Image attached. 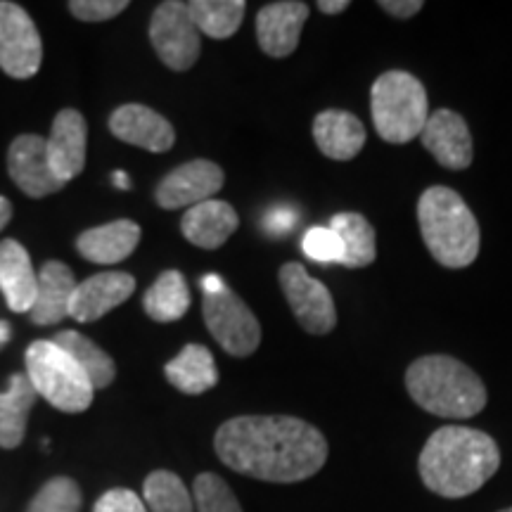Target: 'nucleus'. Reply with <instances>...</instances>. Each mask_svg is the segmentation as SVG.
Instances as JSON below:
<instances>
[{
    "label": "nucleus",
    "mask_w": 512,
    "mask_h": 512,
    "mask_svg": "<svg viewBox=\"0 0 512 512\" xmlns=\"http://www.w3.org/2000/svg\"><path fill=\"white\" fill-rule=\"evenodd\" d=\"M214 451L238 475L261 482H304L328 463V439L292 415H240L216 430Z\"/></svg>",
    "instance_id": "nucleus-1"
},
{
    "label": "nucleus",
    "mask_w": 512,
    "mask_h": 512,
    "mask_svg": "<svg viewBox=\"0 0 512 512\" xmlns=\"http://www.w3.org/2000/svg\"><path fill=\"white\" fill-rule=\"evenodd\" d=\"M501 467L494 437L475 427L446 425L422 446L418 472L422 484L441 498H465L489 482Z\"/></svg>",
    "instance_id": "nucleus-2"
},
{
    "label": "nucleus",
    "mask_w": 512,
    "mask_h": 512,
    "mask_svg": "<svg viewBox=\"0 0 512 512\" xmlns=\"http://www.w3.org/2000/svg\"><path fill=\"white\" fill-rule=\"evenodd\" d=\"M406 389L422 411L448 420L475 418L489 399L482 377L446 354L415 358L406 370Z\"/></svg>",
    "instance_id": "nucleus-3"
},
{
    "label": "nucleus",
    "mask_w": 512,
    "mask_h": 512,
    "mask_svg": "<svg viewBox=\"0 0 512 512\" xmlns=\"http://www.w3.org/2000/svg\"><path fill=\"white\" fill-rule=\"evenodd\" d=\"M418 223L432 259L446 268H467L479 256V223L456 190L432 185L418 200Z\"/></svg>",
    "instance_id": "nucleus-4"
},
{
    "label": "nucleus",
    "mask_w": 512,
    "mask_h": 512,
    "mask_svg": "<svg viewBox=\"0 0 512 512\" xmlns=\"http://www.w3.org/2000/svg\"><path fill=\"white\" fill-rule=\"evenodd\" d=\"M370 112L377 136L384 143L406 145L420 136L430 119V100L418 76L392 69L375 79Z\"/></svg>",
    "instance_id": "nucleus-5"
},
{
    "label": "nucleus",
    "mask_w": 512,
    "mask_h": 512,
    "mask_svg": "<svg viewBox=\"0 0 512 512\" xmlns=\"http://www.w3.org/2000/svg\"><path fill=\"white\" fill-rule=\"evenodd\" d=\"M27 377L36 394L62 413H83L93 403L95 389L86 373L53 339H41L27 349Z\"/></svg>",
    "instance_id": "nucleus-6"
},
{
    "label": "nucleus",
    "mask_w": 512,
    "mask_h": 512,
    "mask_svg": "<svg viewBox=\"0 0 512 512\" xmlns=\"http://www.w3.org/2000/svg\"><path fill=\"white\" fill-rule=\"evenodd\" d=\"M202 316L219 342V347L230 356L247 358L261 344V325L252 309L228 287L221 292H207L202 299Z\"/></svg>",
    "instance_id": "nucleus-7"
},
{
    "label": "nucleus",
    "mask_w": 512,
    "mask_h": 512,
    "mask_svg": "<svg viewBox=\"0 0 512 512\" xmlns=\"http://www.w3.org/2000/svg\"><path fill=\"white\" fill-rule=\"evenodd\" d=\"M150 41L159 60L174 72H188L200 60V31L190 19L188 3L166 0L159 3L150 22Z\"/></svg>",
    "instance_id": "nucleus-8"
},
{
    "label": "nucleus",
    "mask_w": 512,
    "mask_h": 512,
    "mask_svg": "<svg viewBox=\"0 0 512 512\" xmlns=\"http://www.w3.org/2000/svg\"><path fill=\"white\" fill-rule=\"evenodd\" d=\"M278 280L294 318L309 335H330L335 330V299H332L328 287L311 278L302 264L290 261V264L280 266Z\"/></svg>",
    "instance_id": "nucleus-9"
},
{
    "label": "nucleus",
    "mask_w": 512,
    "mask_h": 512,
    "mask_svg": "<svg viewBox=\"0 0 512 512\" xmlns=\"http://www.w3.org/2000/svg\"><path fill=\"white\" fill-rule=\"evenodd\" d=\"M43 60V43L29 12L0 0V69L12 79H31Z\"/></svg>",
    "instance_id": "nucleus-10"
},
{
    "label": "nucleus",
    "mask_w": 512,
    "mask_h": 512,
    "mask_svg": "<svg viewBox=\"0 0 512 512\" xmlns=\"http://www.w3.org/2000/svg\"><path fill=\"white\" fill-rule=\"evenodd\" d=\"M226 174L219 164L209 159H192V162L178 166L157 185V204L162 209H183L207 202L223 188Z\"/></svg>",
    "instance_id": "nucleus-11"
},
{
    "label": "nucleus",
    "mask_w": 512,
    "mask_h": 512,
    "mask_svg": "<svg viewBox=\"0 0 512 512\" xmlns=\"http://www.w3.org/2000/svg\"><path fill=\"white\" fill-rule=\"evenodd\" d=\"M422 145L444 169L463 171L475 157L470 126L463 114L453 110H437L430 114L425 128L420 133Z\"/></svg>",
    "instance_id": "nucleus-12"
},
{
    "label": "nucleus",
    "mask_w": 512,
    "mask_h": 512,
    "mask_svg": "<svg viewBox=\"0 0 512 512\" xmlns=\"http://www.w3.org/2000/svg\"><path fill=\"white\" fill-rule=\"evenodd\" d=\"M8 171L17 188L34 200L53 195L67 185L55 176L53 166L48 162L46 138L41 136H19L12 140Z\"/></svg>",
    "instance_id": "nucleus-13"
},
{
    "label": "nucleus",
    "mask_w": 512,
    "mask_h": 512,
    "mask_svg": "<svg viewBox=\"0 0 512 512\" xmlns=\"http://www.w3.org/2000/svg\"><path fill=\"white\" fill-rule=\"evenodd\" d=\"M309 5L299 0L268 3L256 15V41L268 57L283 60L299 46L304 22L309 19Z\"/></svg>",
    "instance_id": "nucleus-14"
},
{
    "label": "nucleus",
    "mask_w": 512,
    "mask_h": 512,
    "mask_svg": "<svg viewBox=\"0 0 512 512\" xmlns=\"http://www.w3.org/2000/svg\"><path fill=\"white\" fill-rule=\"evenodd\" d=\"M133 290H136V280L128 273L107 271L91 275L76 285L72 304H69V316L79 323H93V320H100L105 313L117 309L119 304H124Z\"/></svg>",
    "instance_id": "nucleus-15"
},
{
    "label": "nucleus",
    "mask_w": 512,
    "mask_h": 512,
    "mask_svg": "<svg viewBox=\"0 0 512 512\" xmlns=\"http://www.w3.org/2000/svg\"><path fill=\"white\" fill-rule=\"evenodd\" d=\"M86 143L88 126L83 114L76 110H62L57 114L46 147L48 162L62 183L74 181L86 166Z\"/></svg>",
    "instance_id": "nucleus-16"
},
{
    "label": "nucleus",
    "mask_w": 512,
    "mask_h": 512,
    "mask_svg": "<svg viewBox=\"0 0 512 512\" xmlns=\"http://www.w3.org/2000/svg\"><path fill=\"white\" fill-rule=\"evenodd\" d=\"M110 131L121 143L143 147L147 152H169L176 143L174 126L162 114L145 105H121L110 117Z\"/></svg>",
    "instance_id": "nucleus-17"
},
{
    "label": "nucleus",
    "mask_w": 512,
    "mask_h": 512,
    "mask_svg": "<svg viewBox=\"0 0 512 512\" xmlns=\"http://www.w3.org/2000/svg\"><path fill=\"white\" fill-rule=\"evenodd\" d=\"M366 126L347 110H323L313 119V140L328 159L349 162L366 147Z\"/></svg>",
    "instance_id": "nucleus-18"
},
{
    "label": "nucleus",
    "mask_w": 512,
    "mask_h": 512,
    "mask_svg": "<svg viewBox=\"0 0 512 512\" xmlns=\"http://www.w3.org/2000/svg\"><path fill=\"white\" fill-rule=\"evenodd\" d=\"M0 292L10 311L29 313L36 304L38 275L29 252L17 240L0 242Z\"/></svg>",
    "instance_id": "nucleus-19"
},
{
    "label": "nucleus",
    "mask_w": 512,
    "mask_h": 512,
    "mask_svg": "<svg viewBox=\"0 0 512 512\" xmlns=\"http://www.w3.org/2000/svg\"><path fill=\"white\" fill-rule=\"evenodd\" d=\"M240 226L238 211L228 202L207 200L185 211L181 230L185 240L202 249H219Z\"/></svg>",
    "instance_id": "nucleus-20"
},
{
    "label": "nucleus",
    "mask_w": 512,
    "mask_h": 512,
    "mask_svg": "<svg viewBox=\"0 0 512 512\" xmlns=\"http://www.w3.org/2000/svg\"><path fill=\"white\" fill-rule=\"evenodd\" d=\"M74 271L62 261H46L38 273V294L34 309L29 311L36 325H55L69 316V304L76 290Z\"/></svg>",
    "instance_id": "nucleus-21"
},
{
    "label": "nucleus",
    "mask_w": 512,
    "mask_h": 512,
    "mask_svg": "<svg viewBox=\"0 0 512 512\" xmlns=\"http://www.w3.org/2000/svg\"><path fill=\"white\" fill-rule=\"evenodd\" d=\"M140 242V226L133 221H112L107 226L86 230L76 240V249L86 261L93 264L112 266L133 254Z\"/></svg>",
    "instance_id": "nucleus-22"
},
{
    "label": "nucleus",
    "mask_w": 512,
    "mask_h": 512,
    "mask_svg": "<svg viewBox=\"0 0 512 512\" xmlns=\"http://www.w3.org/2000/svg\"><path fill=\"white\" fill-rule=\"evenodd\" d=\"M164 375L178 392L190 396L209 392L219 384V370H216L214 356L202 344H188L174 361L166 363Z\"/></svg>",
    "instance_id": "nucleus-23"
},
{
    "label": "nucleus",
    "mask_w": 512,
    "mask_h": 512,
    "mask_svg": "<svg viewBox=\"0 0 512 512\" xmlns=\"http://www.w3.org/2000/svg\"><path fill=\"white\" fill-rule=\"evenodd\" d=\"M36 403V389L27 373L10 377L8 392L0 394V448H17L27 437V422Z\"/></svg>",
    "instance_id": "nucleus-24"
},
{
    "label": "nucleus",
    "mask_w": 512,
    "mask_h": 512,
    "mask_svg": "<svg viewBox=\"0 0 512 512\" xmlns=\"http://www.w3.org/2000/svg\"><path fill=\"white\" fill-rule=\"evenodd\" d=\"M330 230L339 238L342 245V261L339 264L347 268H366L377 256L375 228L363 214L356 211H344V214L332 216Z\"/></svg>",
    "instance_id": "nucleus-25"
},
{
    "label": "nucleus",
    "mask_w": 512,
    "mask_h": 512,
    "mask_svg": "<svg viewBox=\"0 0 512 512\" xmlns=\"http://www.w3.org/2000/svg\"><path fill=\"white\" fill-rule=\"evenodd\" d=\"M53 342L74 358L76 366H79L83 373H86L88 380H91L93 389H105L114 382V377H117V366H114V361L98 347V344L91 342L88 337H83L81 332L62 330L53 337Z\"/></svg>",
    "instance_id": "nucleus-26"
},
{
    "label": "nucleus",
    "mask_w": 512,
    "mask_h": 512,
    "mask_svg": "<svg viewBox=\"0 0 512 512\" xmlns=\"http://www.w3.org/2000/svg\"><path fill=\"white\" fill-rule=\"evenodd\" d=\"M145 313L157 323H174L181 320L190 309V290L183 273L166 271L157 283L145 292Z\"/></svg>",
    "instance_id": "nucleus-27"
},
{
    "label": "nucleus",
    "mask_w": 512,
    "mask_h": 512,
    "mask_svg": "<svg viewBox=\"0 0 512 512\" xmlns=\"http://www.w3.org/2000/svg\"><path fill=\"white\" fill-rule=\"evenodd\" d=\"M190 19L200 34L209 38H230L238 34L245 19V0H192L188 3Z\"/></svg>",
    "instance_id": "nucleus-28"
},
{
    "label": "nucleus",
    "mask_w": 512,
    "mask_h": 512,
    "mask_svg": "<svg viewBox=\"0 0 512 512\" xmlns=\"http://www.w3.org/2000/svg\"><path fill=\"white\" fill-rule=\"evenodd\" d=\"M143 503L150 512H195L188 486L176 472L155 470L143 484Z\"/></svg>",
    "instance_id": "nucleus-29"
},
{
    "label": "nucleus",
    "mask_w": 512,
    "mask_h": 512,
    "mask_svg": "<svg viewBox=\"0 0 512 512\" xmlns=\"http://www.w3.org/2000/svg\"><path fill=\"white\" fill-rule=\"evenodd\" d=\"M192 501L197 512H242V505L226 479L214 472H202L192 482Z\"/></svg>",
    "instance_id": "nucleus-30"
},
{
    "label": "nucleus",
    "mask_w": 512,
    "mask_h": 512,
    "mask_svg": "<svg viewBox=\"0 0 512 512\" xmlns=\"http://www.w3.org/2000/svg\"><path fill=\"white\" fill-rule=\"evenodd\" d=\"M83 494L69 477H55L31 498L27 512H81Z\"/></svg>",
    "instance_id": "nucleus-31"
},
{
    "label": "nucleus",
    "mask_w": 512,
    "mask_h": 512,
    "mask_svg": "<svg viewBox=\"0 0 512 512\" xmlns=\"http://www.w3.org/2000/svg\"><path fill=\"white\" fill-rule=\"evenodd\" d=\"M302 249L311 261H318V264H339L342 261V245H339V238L332 233L330 226H313L306 230Z\"/></svg>",
    "instance_id": "nucleus-32"
},
{
    "label": "nucleus",
    "mask_w": 512,
    "mask_h": 512,
    "mask_svg": "<svg viewBox=\"0 0 512 512\" xmlns=\"http://www.w3.org/2000/svg\"><path fill=\"white\" fill-rule=\"evenodd\" d=\"M67 8L83 22H107V19L119 17L128 8V3L126 0H72Z\"/></svg>",
    "instance_id": "nucleus-33"
},
{
    "label": "nucleus",
    "mask_w": 512,
    "mask_h": 512,
    "mask_svg": "<svg viewBox=\"0 0 512 512\" xmlns=\"http://www.w3.org/2000/svg\"><path fill=\"white\" fill-rule=\"evenodd\" d=\"M93 512H147V508L131 489H112L98 498Z\"/></svg>",
    "instance_id": "nucleus-34"
},
{
    "label": "nucleus",
    "mask_w": 512,
    "mask_h": 512,
    "mask_svg": "<svg viewBox=\"0 0 512 512\" xmlns=\"http://www.w3.org/2000/svg\"><path fill=\"white\" fill-rule=\"evenodd\" d=\"M294 221H297V216H294L292 209L278 207V209L268 211L266 221H264V228L271 235H283V233H287V230L294 226Z\"/></svg>",
    "instance_id": "nucleus-35"
},
{
    "label": "nucleus",
    "mask_w": 512,
    "mask_h": 512,
    "mask_svg": "<svg viewBox=\"0 0 512 512\" xmlns=\"http://www.w3.org/2000/svg\"><path fill=\"white\" fill-rule=\"evenodd\" d=\"M425 8L422 0H380V10L396 19H411Z\"/></svg>",
    "instance_id": "nucleus-36"
},
{
    "label": "nucleus",
    "mask_w": 512,
    "mask_h": 512,
    "mask_svg": "<svg viewBox=\"0 0 512 512\" xmlns=\"http://www.w3.org/2000/svg\"><path fill=\"white\" fill-rule=\"evenodd\" d=\"M349 0H320L318 10L323 15H342L344 10H349Z\"/></svg>",
    "instance_id": "nucleus-37"
},
{
    "label": "nucleus",
    "mask_w": 512,
    "mask_h": 512,
    "mask_svg": "<svg viewBox=\"0 0 512 512\" xmlns=\"http://www.w3.org/2000/svg\"><path fill=\"white\" fill-rule=\"evenodd\" d=\"M223 287H226V283H223V280L219 278V275H204L202 278V290H204V294L207 292H221Z\"/></svg>",
    "instance_id": "nucleus-38"
},
{
    "label": "nucleus",
    "mask_w": 512,
    "mask_h": 512,
    "mask_svg": "<svg viewBox=\"0 0 512 512\" xmlns=\"http://www.w3.org/2000/svg\"><path fill=\"white\" fill-rule=\"evenodd\" d=\"M12 219V204L10 200H5V197H0V230L8 226Z\"/></svg>",
    "instance_id": "nucleus-39"
},
{
    "label": "nucleus",
    "mask_w": 512,
    "mask_h": 512,
    "mask_svg": "<svg viewBox=\"0 0 512 512\" xmlns=\"http://www.w3.org/2000/svg\"><path fill=\"white\" fill-rule=\"evenodd\" d=\"M10 337H12V330H10V325L5 323V320H0V349H3L5 344L10 342Z\"/></svg>",
    "instance_id": "nucleus-40"
},
{
    "label": "nucleus",
    "mask_w": 512,
    "mask_h": 512,
    "mask_svg": "<svg viewBox=\"0 0 512 512\" xmlns=\"http://www.w3.org/2000/svg\"><path fill=\"white\" fill-rule=\"evenodd\" d=\"M114 185L121 190H131V181H128V176L124 174V171H117V174H114Z\"/></svg>",
    "instance_id": "nucleus-41"
},
{
    "label": "nucleus",
    "mask_w": 512,
    "mask_h": 512,
    "mask_svg": "<svg viewBox=\"0 0 512 512\" xmlns=\"http://www.w3.org/2000/svg\"><path fill=\"white\" fill-rule=\"evenodd\" d=\"M498 512H512V508H505V510H498Z\"/></svg>",
    "instance_id": "nucleus-42"
}]
</instances>
